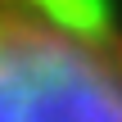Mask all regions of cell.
Masks as SVG:
<instances>
[{"instance_id":"cell-1","label":"cell","mask_w":122,"mask_h":122,"mask_svg":"<svg viewBox=\"0 0 122 122\" xmlns=\"http://www.w3.org/2000/svg\"><path fill=\"white\" fill-rule=\"evenodd\" d=\"M0 122H122V27L86 0H0Z\"/></svg>"}]
</instances>
